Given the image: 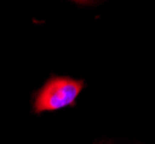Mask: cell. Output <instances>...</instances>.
<instances>
[{
    "instance_id": "cell-1",
    "label": "cell",
    "mask_w": 155,
    "mask_h": 144,
    "mask_svg": "<svg viewBox=\"0 0 155 144\" xmlns=\"http://www.w3.org/2000/svg\"><path fill=\"white\" fill-rule=\"evenodd\" d=\"M82 88L84 82L80 80L53 76L48 80L37 93L34 103V111L42 113L73 106Z\"/></svg>"
}]
</instances>
